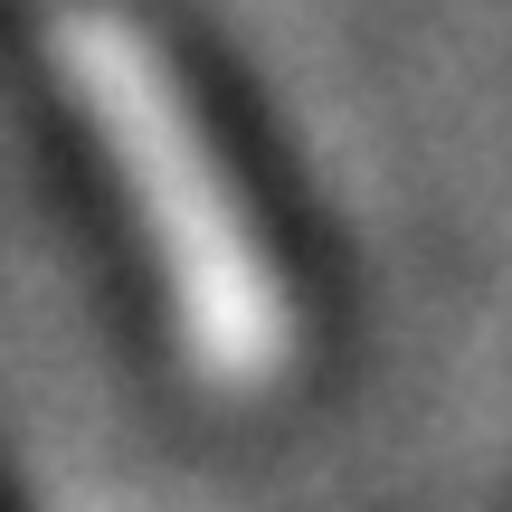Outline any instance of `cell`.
I'll return each mask as SVG.
<instances>
[{
    "instance_id": "obj_1",
    "label": "cell",
    "mask_w": 512,
    "mask_h": 512,
    "mask_svg": "<svg viewBox=\"0 0 512 512\" xmlns=\"http://www.w3.org/2000/svg\"><path fill=\"white\" fill-rule=\"evenodd\" d=\"M10 10L29 19V38L48 48L67 105L86 114L105 171L124 181L133 228L162 266L171 323H181V351L200 361V380L266 389L294 351V304H285L266 238L247 228L228 162L209 152L200 105L171 76V57L152 48V29L124 0H10Z\"/></svg>"
}]
</instances>
